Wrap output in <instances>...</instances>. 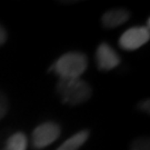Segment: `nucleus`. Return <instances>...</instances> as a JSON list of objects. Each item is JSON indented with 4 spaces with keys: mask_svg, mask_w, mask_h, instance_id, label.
Returning a JSON list of instances; mask_svg holds the SVG:
<instances>
[{
    "mask_svg": "<svg viewBox=\"0 0 150 150\" xmlns=\"http://www.w3.org/2000/svg\"><path fill=\"white\" fill-rule=\"evenodd\" d=\"M96 61L100 70H112L120 64V57L116 50L108 43H101L98 46L96 52Z\"/></svg>",
    "mask_w": 150,
    "mask_h": 150,
    "instance_id": "nucleus-5",
    "label": "nucleus"
},
{
    "mask_svg": "<svg viewBox=\"0 0 150 150\" xmlns=\"http://www.w3.org/2000/svg\"><path fill=\"white\" fill-rule=\"evenodd\" d=\"M7 40V33H6V30L4 28L0 26V46L4 45Z\"/></svg>",
    "mask_w": 150,
    "mask_h": 150,
    "instance_id": "nucleus-12",
    "label": "nucleus"
},
{
    "mask_svg": "<svg viewBox=\"0 0 150 150\" xmlns=\"http://www.w3.org/2000/svg\"><path fill=\"white\" fill-rule=\"evenodd\" d=\"M89 138L88 130H81L62 142L56 150H78Z\"/></svg>",
    "mask_w": 150,
    "mask_h": 150,
    "instance_id": "nucleus-7",
    "label": "nucleus"
},
{
    "mask_svg": "<svg viewBox=\"0 0 150 150\" xmlns=\"http://www.w3.org/2000/svg\"><path fill=\"white\" fill-rule=\"evenodd\" d=\"M150 30L146 27H132L119 38V46L125 50H137L149 41Z\"/></svg>",
    "mask_w": 150,
    "mask_h": 150,
    "instance_id": "nucleus-4",
    "label": "nucleus"
},
{
    "mask_svg": "<svg viewBox=\"0 0 150 150\" xmlns=\"http://www.w3.org/2000/svg\"><path fill=\"white\" fill-rule=\"evenodd\" d=\"M88 67L86 54L78 51H70L62 54L56 61L51 69L60 77V79L80 78Z\"/></svg>",
    "mask_w": 150,
    "mask_h": 150,
    "instance_id": "nucleus-2",
    "label": "nucleus"
},
{
    "mask_svg": "<svg viewBox=\"0 0 150 150\" xmlns=\"http://www.w3.org/2000/svg\"><path fill=\"white\" fill-rule=\"evenodd\" d=\"M27 136L22 132H16L7 140L5 150H27Z\"/></svg>",
    "mask_w": 150,
    "mask_h": 150,
    "instance_id": "nucleus-8",
    "label": "nucleus"
},
{
    "mask_svg": "<svg viewBox=\"0 0 150 150\" xmlns=\"http://www.w3.org/2000/svg\"><path fill=\"white\" fill-rule=\"evenodd\" d=\"M138 108H139L141 111L149 113V100L147 99V100H144V101H141L139 105H138Z\"/></svg>",
    "mask_w": 150,
    "mask_h": 150,
    "instance_id": "nucleus-11",
    "label": "nucleus"
},
{
    "mask_svg": "<svg viewBox=\"0 0 150 150\" xmlns=\"http://www.w3.org/2000/svg\"><path fill=\"white\" fill-rule=\"evenodd\" d=\"M8 108H9L8 99H7L5 93H2L0 91V119H2L6 116V113L8 111Z\"/></svg>",
    "mask_w": 150,
    "mask_h": 150,
    "instance_id": "nucleus-10",
    "label": "nucleus"
},
{
    "mask_svg": "<svg viewBox=\"0 0 150 150\" xmlns=\"http://www.w3.org/2000/svg\"><path fill=\"white\" fill-rule=\"evenodd\" d=\"M57 92L64 103L77 106L86 102L90 98L92 89L90 85L81 78L59 79L57 83Z\"/></svg>",
    "mask_w": 150,
    "mask_h": 150,
    "instance_id": "nucleus-1",
    "label": "nucleus"
},
{
    "mask_svg": "<svg viewBox=\"0 0 150 150\" xmlns=\"http://www.w3.org/2000/svg\"><path fill=\"white\" fill-rule=\"evenodd\" d=\"M129 18H130V12L128 10L122 8L111 9L103 13V16L101 17V23L103 27L112 29L123 25Z\"/></svg>",
    "mask_w": 150,
    "mask_h": 150,
    "instance_id": "nucleus-6",
    "label": "nucleus"
},
{
    "mask_svg": "<svg viewBox=\"0 0 150 150\" xmlns=\"http://www.w3.org/2000/svg\"><path fill=\"white\" fill-rule=\"evenodd\" d=\"M61 129L59 125L52 121H47L38 127L32 132V146L36 149H42L48 147L49 145L54 144L56 140L59 138Z\"/></svg>",
    "mask_w": 150,
    "mask_h": 150,
    "instance_id": "nucleus-3",
    "label": "nucleus"
},
{
    "mask_svg": "<svg viewBox=\"0 0 150 150\" xmlns=\"http://www.w3.org/2000/svg\"><path fill=\"white\" fill-rule=\"evenodd\" d=\"M130 150H150V141L148 137L136 138L130 144Z\"/></svg>",
    "mask_w": 150,
    "mask_h": 150,
    "instance_id": "nucleus-9",
    "label": "nucleus"
}]
</instances>
